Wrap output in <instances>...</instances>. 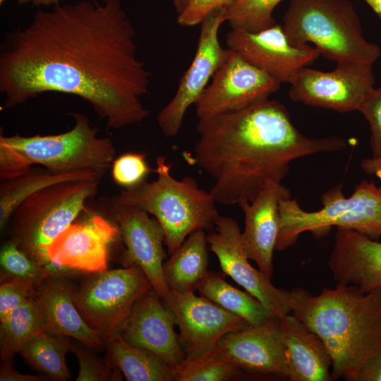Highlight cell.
<instances>
[{"mask_svg":"<svg viewBox=\"0 0 381 381\" xmlns=\"http://www.w3.org/2000/svg\"><path fill=\"white\" fill-rule=\"evenodd\" d=\"M150 73L121 0H79L39 9L0 50V92L11 108L45 92L87 101L114 129L149 116Z\"/></svg>","mask_w":381,"mask_h":381,"instance_id":"1","label":"cell"},{"mask_svg":"<svg viewBox=\"0 0 381 381\" xmlns=\"http://www.w3.org/2000/svg\"><path fill=\"white\" fill-rule=\"evenodd\" d=\"M196 131L193 159L214 179L210 193L225 205L252 202L267 182H282L293 160L347 144L337 136L304 135L284 105L269 98L198 118Z\"/></svg>","mask_w":381,"mask_h":381,"instance_id":"2","label":"cell"},{"mask_svg":"<svg viewBox=\"0 0 381 381\" xmlns=\"http://www.w3.org/2000/svg\"><path fill=\"white\" fill-rule=\"evenodd\" d=\"M289 295L293 315L327 348L332 380L356 381L363 366L381 353V286L364 292L336 283L315 296L301 287Z\"/></svg>","mask_w":381,"mask_h":381,"instance_id":"3","label":"cell"},{"mask_svg":"<svg viewBox=\"0 0 381 381\" xmlns=\"http://www.w3.org/2000/svg\"><path fill=\"white\" fill-rule=\"evenodd\" d=\"M74 124L68 131L22 136L0 135V180H5L40 165L52 171H93L101 176L111 167L116 149L109 138L98 135L89 118L72 112Z\"/></svg>","mask_w":381,"mask_h":381,"instance_id":"4","label":"cell"},{"mask_svg":"<svg viewBox=\"0 0 381 381\" xmlns=\"http://www.w3.org/2000/svg\"><path fill=\"white\" fill-rule=\"evenodd\" d=\"M170 168L164 156H157L156 181L145 180L111 198L152 214L163 229L169 255L194 231L214 227L219 215L210 191L200 188L191 176L176 179Z\"/></svg>","mask_w":381,"mask_h":381,"instance_id":"5","label":"cell"},{"mask_svg":"<svg viewBox=\"0 0 381 381\" xmlns=\"http://www.w3.org/2000/svg\"><path fill=\"white\" fill-rule=\"evenodd\" d=\"M282 27L291 44L312 43L337 64H373L381 54L377 44L365 39L349 0H290Z\"/></svg>","mask_w":381,"mask_h":381,"instance_id":"6","label":"cell"},{"mask_svg":"<svg viewBox=\"0 0 381 381\" xmlns=\"http://www.w3.org/2000/svg\"><path fill=\"white\" fill-rule=\"evenodd\" d=\"M100 180L63 181L32 193L18 205L10 218L11 238L52 274L65 275L69 271L50 262L47 248L86 210L85 203L97 193Z\"/></svg>","mask_w":381,"mask_h":381,"instance_id":"7","label":"cell"},{"mask_svg":"<svg viewBox=\"0 0 381 381\" xmlns=\"http://www.w3.org/2000/svg\"><path fill=\"white\" fill-rule=\"evenodd\" d=\"M321 203L320 210L308 212L296 199L279 201L276 250L293 246L303 232L322 236L332 226L354 230L376 240L381 237V191L374 181H361L348 198L341 186L337 185L322 195Z\"/></svg>","mask_w":381,"mask_h":381,"instance_id":"8","label":"cell"},{"mask_svg":"<svg viewBox=\"0 0 381 381\" xmlns=\"http://www.w3.org/2000/svg\"><path fill=\"white\" fill-rule=\"evenodd\" d=\"M136 265L94 273L74 292V302L87 324L105 341L120 334L137 300L152 289Z\"/></svg>","mask_w":381,"mask_h":381,"instance_id":"9","label":"cell"},{"mask_svg":"<svg viewBox=\"0 0 381 381\" xmlns=\"http://www.w3.org/2000/svg\"><path fill=\"white\" fill-rule=\"evenodd\" d=\"M226 22V8L210 13L200 23L193 59L182 75L171 100L159 112L158 126L167 137L176 136L188 108L196 104L212 77L225 59L229 49L219 38V29Z\"/></svg>","mask_w":381,"mask_h":381,"instance_id":"10","label":"cell"},{"mask_svg":"<svg viewBox=\"0 0 381 381\" xmlns=\"http://www.w3.org/2000/svg\"><path fill=\"white\" fill-rule=\"evenodd\" d=\"M371 64H338L331 71L305 66L292 78L289 97L306 105L338 112L357 111L374 87Z\"/></svg>","mask_w":381,"mask_h":381,"instance_id":"11","label":"cell"},{"mask_svg":"<svg viewBox=\"0 0 381 381\" xmlns=\"http://www.w3.org/2000/svg\"><path fill=\"white\" fill-rule=\"evenodd\" d=\"M214 227L216 231L206 236L207 241L222 272L258 300L271 317L280 319L289 314V291L274 286L270 279L250 264L237 222L219 215Z\"/></svg>","mask_w":381,"mask_h":381,"instance_id":"12","label":"cell"},{"mask_svg":"<svg viewBox=\"0 0 381 381\" xmlns=\"http://www.w3.org/2000/svg\"><path fill=\"white\" fill-rule=\"evenodd\" d=\"M280 85L270 75L229 49L196 103V114L203 118L243 108L269 98Z\"/></svg>","mask_w":381,"mask_h":381,"instance_id":"13","label":"cell"},{"mask_svg":"<svg viewBox=\"0 0 381 381\" xmlns=\"http://www.w3.org/2000/svg\"><path fill=\"white\" fill-rule=\"evenodd\" d=\"M162 300L174 314L185 357L212 352L225 334L248 325L242 318L194 293L169 291Z\"/></svg>","mask_w":381,"mask_h":381,"instance_id":"14","label":"cell"},{"mask_svg":"<svg viewBox=\"0 0 381 381\" xmlns=\"http://www.w3.org/2000/svg\"><path fill=\"white\" fill-rule=\"evenodd\" d=\"M226 46L281 84L289 83L301 68L320 55L317 48L309 44H291L282 25L277 23L257 32L231 29Z\"/></svg>","mask_w":381,"mask_h":381,"instance_id":"15","label":"cell"},{"mask_svg":"<svg viewBox=\"0 0 381 381\" xmlns=\"http://www.w3.org/2000/svg\"><path fill=\"white\" fill-rule=\"evenodd\" d=\"M113 220L117 224L126 249L123 254L125 267L138 266L149 279L153 289L163 299L169 292L163 263L167 257L162 227L154 217L139 208L110 199Z\"/></svg>","mask_w":381,"mask_h":381,"instance_id":"16","label":"cell"},{"mask_svg":"<svg viewBox=\"0 0 381 381\" xmlns=\"http://www.w3.org/2000/svg\"><path fill=\"white\" fill-rule=\"evenodd\" d=\"M280 319L271 317L260 325H247L229 332L220 339L217 353L242 373L286 379Z\"/></svg>","mask_w":381,"mask_h":381,"instance_id":"17","label":"cell"},{"mask_svg":"<svg viewBox=\"0 0 381 381\" xmlns=\"http://www.w3.org/2000/svg\"><path fill=\"white\" fill-rule=\"evenodd\" d=\"M121 237L117 224L92 214L73 223L47 248L54 266L69 271L97 273L107 270L109 249Z\"/></svg>","mask_w":381,"mask_h":381,"instance_id":"18","label":"cell"},{"mask_svg":"<svg viewBox=\"0 0 381 381\" xmlns=\"http://www.w3.org/2000/svg\"><path fill=\"white\" fill-rule=\"evenodd\" d=\"M175 326L174 313L152 288L137 300L120 334L130 344L155 353L174 370L185 359Z\"/></svg>","mask_w":381,"mask_h":381,"instance_id":"19","label":"cell"},{"mask_svg":"<svg viewBox=\"0 0 381 381\" xmlns=\"http://www.w3.org/2000/svg\"><path fill=\"white\" fill-rule=\"evenodd\" d=\"M290 197V191L282 182L270 181L252 202L238 205L244 213L241 239L249 260L269 279L274 272L273 253L279 229V201Z\"/></svg>","mask_w":381,"mask_h":381,"instance_id":"20","label":"cell"},{"mask_svg":"<svg viewBox=\"0 0 381 381\" xmlns=\"http://www.w3.org/2000/svg\"><path fill=\"white\" fill-rule=\"evenodd\" d=\"M328 267L336 283L364 292L381 286V242L361 232L337 228Z\"/></svg>","mask_w":381,"mask_h":381,"instance_id":"21","label":"cell"},{"mask_svg":"<svg viewBox=\"0 0 381 381\" xmlns=\"http://www.w3.org/2000/svg\"><path fill=\"white\" fill-rule=\"evenodd\" d=\"M64 277L50 274L37 286V296L47 320L44 331L72 337L92 349H99L104 340L80 315L74 302L75 288Z\"/></svg>","mask_w":381,"mask_h":381,"instance_id":"22","label":"cell"},{"mask_svg":"<svg viewBox=\"0 0 381 381\" xmlns=\"http://www.w3.org/2000/svg\"><path fill=\"white\" fill-rule=\"evenodd\" d=\"M285 344L286 376L291 381H330L332 359L319 337L295 315L280 319Z\"/></svg>","mask_w":381,"mask_h":381,"instance_id":"23","label":"cell"},{"mask_svg":"<svg viewBox=\"0 0 381 381\" xmlns=\"http://www.w3.org/2000/svg\"><path fill=\"white\" fill-rule=\"evenodd\" d=\"M207 236L204 230L190 234L163 263V272L169 291L194 293L208 273Z\"/></svg>","mask_w":381,"mask_h":381,"instance_id":"24","label":"cell"},{"mask_svg":"<svg viewBox=\"0 0 381 381\" xmlns=\"http://www.w3.org/2000/svg\"><path fill=\"white\" fill-rule=\"evenodd\" d=\"M105 362L128 381H176L174 369L145 349L128 343L120 334L105 339Z\"/></svg>","mask_w":381,"mask_h":381,"instance_id":"25","label":"cell"},{"mask_svg":"<svg viewBox=\"0 0 381 381\" xmlns=\"http://www.w3.org/2000/svg\"><path fill=\"white\" fill-rule=\"evenodd\" d=\"M99 174L89 171L70 173L52 171L44 167H32L0 183V229L4 230L18 205L37 190L63 181L102 179Z\"/></svg>","mask_w":381,"mask_h":381,"instance_id":"26","label":"cell"},{"mask_svg":"<svg viewBox=\"0 0 381 381\" xmlns=\"http://www.w3.org/2000/svg\"><path fill=\"white\" fill-rule=\"evenodd\" d=\"M46 316L37 294L0 320V355L10 360L37 333L44 331Z\"/></svg>","mask_w":381,"mask_h":381,"instance_id":"27","label":"cell"},{"mask_svg":"<svg viewBox=\"0 0 381 381\" xmlns=\"http://www.w3.org/2000/svg\"><path fill=\"white\" fill-rule=\"evenodd\" d=\"M225 275L223 272H208L198 289L200 295L242 318L250 325H260L271 318L258 300L229 284Z\"/></svg>","mask_w":381,"mask_h":381,"instance_id":"28","label":"cell"},{"mask_svg":"<svg viewBox=\"0 0 381 381\" xmlns=\"http://www.w3.org/2000/svg\"><path fill=\"white\" fill-rule=\"evenodd\" d=\"M69 337L42 331L31 337L19 353L30 365L50 380L71 379L66 354L71 351Z\"/></svg>","mask_w":381,"mask_h":381,"instance_id":"29","label":"cell"},{"mask_svg":"<svg viewBox=\"0 0 381 381\" xmlns=\"http://www.w3.org/2000/svg\"><path fill=\"white\" fill-rule=\"evenodd\" d=\"M176 381H226L236 380L243 373L222 358L216 349L197 357H185L174 370Z\"/></svg>","mask_w":381,"mask_h":381,"instance_id":"30","label":"cell"},{"mask_svg":"<svg viewBox=\"0 0 381 381\" xmlns=\"http://www.w3.org/2000/svg\"><path fill=\"white\" fill-rule=\"evenodd\" d=\"M282 0H236L226 8L231 29L257 32L276 24L273 11Z\"/></svg>","mask_w":381,"mask_h":381,"instance_id":"31","label":"cell"},{"mask_svg":"<svg viewBox=\"0 0 381 381\" xmlns=\"http://www.w3.org/2000/svg\"><path fill=\"white\" fill-rule=\"evenodd\" d=\"M0 263L1 268L8 274L32 280L37 285L52 274L47 268L20 249L12 238L6 242L1 249Z\"/></svg>","mask_w":381,"mask_h":381,"instance_id":"32","label":"cell"},{"mask_svg":"<svg viewBox=\"0 0 381 381\" xmlns=\"http://www.w3.org/2000/svg\"><path fill=\"white\" fill-rule=\"evenodd\" d=\"M114 182L124 188L138 186L150 174L145 155L140 152H127L115 159L111 166Z\"/></svg>","mask_w":381,"mask_h":381,"instance_id":"33","label":"cell"},{"mask_svg":"<svg viewBox=\"0 0 381 381\" xmlns=\"http://www.w3.org/2000/svg\"><path fill=\"white\" fill-rule=\"evenodd\" d=\"M90 347L80 342L72 344L73 351L79 363V372L76 381H119L122 380L121 372L110 367L105 361L99 358L89 350Z\"/></svg>","mask_w":381,"mask_h":381,"instance_id":"34","label":"cell"},{"mask_svg":"<svg viewBox=\"0 0 381 381\" xmlns=\"http://www.w3.org/2000/svg\"><path fill=\"white\" fill-rule=\"evenodd\" d=\"M37 284L33 281L13 277L0 286V320L37 294Z\"/></svg>","mask_w":381,"mask_h":381,"instance_id":"35","label":"cell"},{"mask_svg":"<svg viewBox=\"0 0 381 381\" xmlns=\"http://www.w3.org/2000/svg\"><path fill=\"white\" fill-rule=\"evenodd\" d=\"M361 112L370 129V148L373 158L381 157V86L373 87L359 105Z\"/></svg>","mask_w":381,"mask_h":381,"instance_id":"36","label":"cell"},{"mask_svg":"<svg viewBox=\"0 0 381 381\" xmlns=\"http://www.w3.org/2000/svg\"><path fill=\"white\" fill-rule=\"evenodd\" d=\"M236 0H190L177 16V23L188 27L200 24L207 16L215 10L226 8Z\"/></svg>","mask_w":381,"mask_h":381,"instance_id":"37","label":"cell"},{"mask_svg":"<svg viewBox=\"0 0 381 381\" xmlns=\"http://www.w3.org/2000/svg\"><path fill=\"white\" fill-rule=\"evenodd\" d=\"M50 380L44 375H27L16 371L10 361H3L0 368V381H44Z\"/></svg>","mask_w":381,"mask_h":381,"instance_id":"38","label":"cell"},{"mask_svg":"<svg viewBox=\"0 0 381 381\" xmlns=\"http://www.w3.org/2000/svg\"><path fill=\"white\" fill-rule=\"evenodd\" d=\"M356 381H381V353L373 357L363 366Z\"/></svg>","mask_w":381,"mask_h":381,"instance_id":"39","label":"cell"},{"mask_svg":"<svg viewBox=\"0 0 381 381\" xmlns=\"http://www.w3.org/2000/svg\"><path fill=\"white\" fill-rule=\"evenodd\" d=\"M362 170L368 174L373 175L381 181V157H368L361 162ZM381 191V186L379 187Z\"/></svg>","mask_w":381,"mask_h":381,"instance_id":"40","label":"cell"},{"mask_svg":"<svg viewBox=\"0 0 381 381\" xmlns=\"http://www.w3.org/2000/svg\"><path fill=\"white\" fill-rule=\"evenodd\" d=\"M65 0H16L17 3L21 5H32L36 7L54 6L61 3Z\"/></svg>","mask_w":381,"mask_h":381,"instance_id":"41","label":"cell"},{"mask_svg":"<svg viewBox=\"0 0 381 381\" xmlns=\"http://www.w3.org/2000/svg\"><path fill=\"white\" fill-rule=\"evenodd\" d=\"M381 20V0H365Z\"/></svg>","mask_w":381,"mask_h":381,"instance_id":"42","label":"cell"},{"mask_svg":"<svg viewBox=\"0 0 381 381\" xmlns=\"http://www.w3.org/2000/svg\"><path fill=\"white\" fill-rule=\"evenodd\" d=\"M190 0H172L174 8L179 15L186 7Z\"/></svg>","mask_w":381,"mask_h":381,"instance_id":"43","label":"cell"},{"mask_svg":"<svg viewBox=\"0 0 381 381\" xmlns=\"http://www.w3.org/2000/svg\"><path fill=\"white\" fill-rule=\"evenodd\" d=\"M4 1L5 0H0V4L1 5L2 4H4Z\"/></svg>","mask_w":381,"mask_h":381,"instance_id":"44","label":"cell"}]
</instances>
